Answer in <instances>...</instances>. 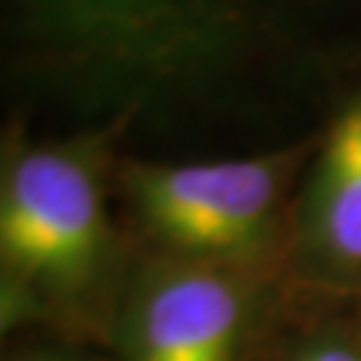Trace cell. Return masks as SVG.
I'll list each match as a JSON object with an SVG mask.
<instances>
[{
	"label": "cell",
	"mask_w": 361,
	"mask_h": 361,
	"mask_svg": "<svg viewBox=\"0 0 361 361\" xmlns=\"http://www.w3.org/2000/svg\"><path fill=\"white\" fill-rule=\"evenodd\" d=\"M300 361H361V356L343 345H322V348L308 350Z\"/></svg>",
	"instance_id": "obj_5"
},
{
	"label": "cell",
	"mask_w": 361,
	"mask_h": 361,
	"mask_svg": "<svg viewBox=\"0 0 361 361\" xmlns=\"http://www.w3.org/2000/svg\"><path fill=\"white\" fill-rule=\"evenodd\" d=\"M137 204L166 241L198 257H238L259 244L279 193L271 158L140 169Z\"/></svg>",
	"instance_id": "obj_2"
},
{
	"label": "cell",
	"mask_w": 361,
	"mask_h": 361,
	"mask_svg": "<svg viewBox=\"0 0 361 361\" xmlns=\"http://www.w3.org/2000/svg\"><path fill=\"white\" fill-rule=\"evenodd\" d=\"M102 255V198L89 166L62 150L22 155L0 182V259L32 284L73 295Z\"/></svg>",
	"instance_id": "obj_1"
},
{
	"label": "cell",
	"mask_w": 361,
	"mask_h": 361,
	"mask_svg": "<svg viewBox=\"0 0 361 361\" xmlns=\"http://www.w3.org/2000/svg\"><path fill=\"white\" fill-rule=\"evenodd\" d=\"M46 361H65V359H46Z\"/></svg>",
	"instance_id": "obj_7"
},
{
	"label": "cell",
	"mask_w": 361,
	"mask_h": 361,
	"mask_svg": "<svg viewBox=\"0 0 361 361\" xmlns=\"http://www.w3.org/2000/svg\"><path fill=\"white\" fill-rule=\"evenodd\" d=\"M313 222L326 255L361 265V99L337 118L326 140L316 180Z\"/></svg>",
	"instance_id": "obj_4"
},
{
	"label": "cell",
	"mask_w": 361,
	"mask_h": 361,
	"mask_svg": "<svg viewBox=\"0 0 361 361\" xmlns=\"http://www.w3.org/2000/svg\"><path fill=\"white\" fill-rule=\"evenodd\" d=\"M241 300L212 273L169 276L145 297L134 322V361H233Z\"/></svg>",
	"instance_id": "obj_3"
},
{
	"label": "cell",
	"mask_w": 361,
	"mask_h": 361,
	"mask_svg": "<svg viewBox=\"0 0 361 361\" xmlns=\"http://www.w3.org/2000/svg\"><path fill=\"white\" fill-rule=\"evenodd\" d=\"M16 316V308H13V297L6 286L0 284V337L6 332V326L11 324V319Z\"/></svg>",
	"instance_id": "obj_6"
}]
</instances>
